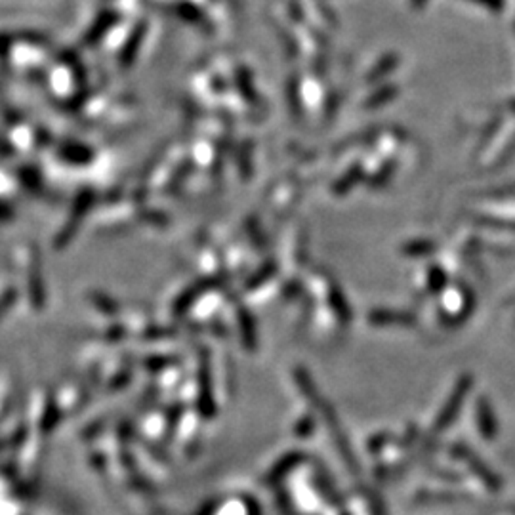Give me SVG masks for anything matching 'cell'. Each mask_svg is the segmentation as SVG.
I'll return each instance as SVG.
<instances>
[{
	"label": "cell",
	"instance_id": "3",
	"mask_svg": "<svg viewBox=\"0 0 515 515\" xmlns=\"http://www.w3.org/2000/svg\"><path fill=\"white\" fill-rule=\"evenodd\" d=\"M176 13L180 16L181 20L189 21V23H206L205 18H202V13H200L197 8L191 6V4H186V2H181V4L176 6Z\"/></svg>",
	"mask_w": 515,
	"mask_h": 515
},
{
	"label": "cell",
	"instance_id": "4",
	"mask_svg": "<svg viewBox=\"0 0 515 515\" xmlns=\"http://www.w3.org/2000/svg\"><path fill=\"white\" fill-rule=\"evenodd\" d=\"M61 157L69 162H86L92 159V153L86 147H65L61 149Z\"/></svg>",
	"mask_w": 515,
	"mask_h": 515
},
{
	"label": "cell",
	"instance_id": "5",
	"mask_svg": "<svg viewBox=\"0 0 515 515\" xmlns=\"http://www.w3.org/2000/svg\"><path fill=\"white\" fill-rule=\"evenodd\" d=\"M262 271H264V273H260L258 277L252 279V281H250V286H252V284L262 283V281H264L265 277H269V275H273V271H275V264H265L264 267H262Z\"/></svg>",
	"mask_w": 515,
	"mask_h": 515
},
{
	"label": "cell",
	"instance_id": "2",
	"mask_svg": "<svg viewBox=\"0 0 515 515\" xmlns=\"http://www.w3.org/2000/svg\"><path fill=\"white\" fill-rule=\"evenodd\" d=\"M143 32H145V29H143V25L138 27V29H135L134 35L130 37L128 44L124 46L123 52H121V65H123V67H128V65L132 63V61H134L135 52H138V48H140V44H142Z\"/></svg>",
	"mask_w": 515,
	"mask_h": 515
},
{
	"label": "cell",
	"instance_id": "1",
	"mask_svg": "<svg viewBox=\"0 0 515 515\" xmlns=\"http://www.w3.org/2000/svg\"><path fill=\"white\" fill-rule=\"evenodd\" d=\"M115 21H116V13L113 12H105L103 16H99L96 23H94V27H92L90 31H88V35H86V39H84L86 40V44H96L97 40L102 39L103 35L109 31V27L113 25Z\"/></svg>",
	"mask_w": 515,
	"mask_h": 515
}]
</instances>
